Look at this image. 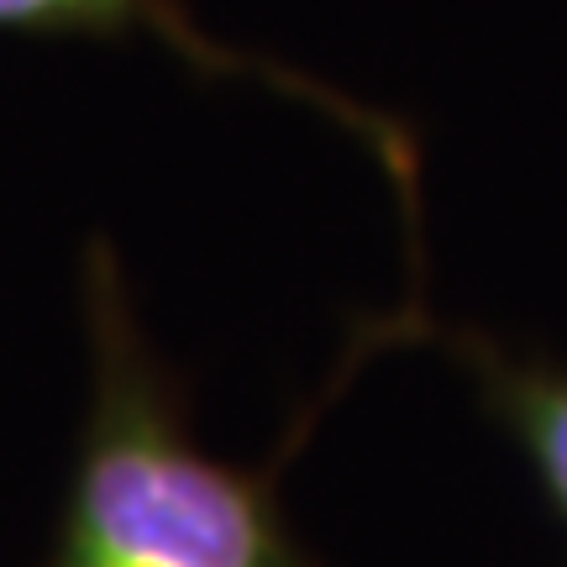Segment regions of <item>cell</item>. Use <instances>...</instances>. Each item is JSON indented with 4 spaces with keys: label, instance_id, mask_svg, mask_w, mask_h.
<instances>
[{
    "label": "cell",
    "instance_id": "6da1fadb",
    "mask_svg": "<svg viewBox=\"0 0 567 567\" xmlns=\"http://www.w3.org/2000/svg\"><path fill=\"white\" fill-rule=\"evenodd\" d=\"M95 410L48 567H305L274 488L205 457L126 321L111 252H95Z\"/></svg>",
    "mask_w": 567,
    "mask_h": 567
},
{
    "label": "cell",
    "instance_id": "7a4b0ae2",
    "mask_svg": "<svg viewBox=\"0 0 567 567\" xmlns=\"http://www.w3.org/2000/svg\"><path fill=\"white\" fill-rule=\"evenodd\" d=\"M0 27H11V32H95V38L147 32V38L168 42L184 63H195L205 74H252L264 84H279L295 101H310L316 111L337 116L347 132H358L368 142V153L389 168V179L400 184L405 216L415 226V142H410L405 126L358 101H347L337 90H326V84L305 80L295 69H279V63H264L252 53H237L226 42L205 38L179 0H0Z\"/></svg>",
    "mask_w": 567,
    "mask_h": 567
},
{
    "label": "cell",
    "instance_id": "3957f363",
    "mask_svg": "<svg viewBox=\"0 0 567 567\" xmlns=\"http://www.w3.org/2000/svg\"><path fill=\"white\" fill-rule=\"evenodd\" d=\"M473 373L484 379L488 405L499 410L509 436L526 446L530 467L567 515V373L547 363H515L494 347H473Z\"/></svg>",
    "mask_w": 567,
    "mask_h": 567
}]
</instances>
